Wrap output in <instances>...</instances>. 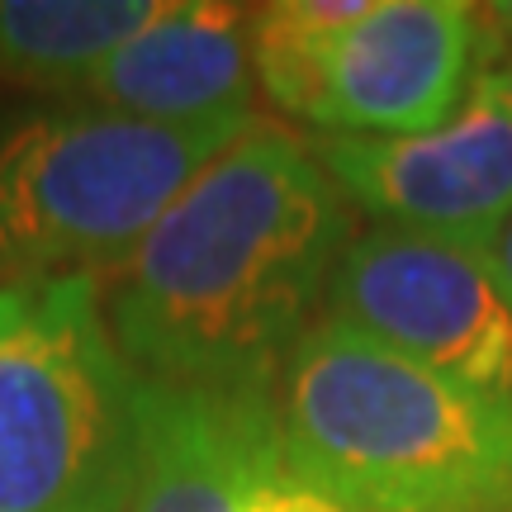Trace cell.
I'll use <instances>...</instances> for the list:
<instances>
[{
	"mask_svg": "<svg viewBox=\"0 0 512 512\" xmlns=\"http://www.w3.org/2000/svg\"><path fill=\"white\" fill-rule=\"evenodd\" d=\"M351 238L313 143L252 119L114 271V342L143 380L275 389Z\"/></svg>",
	"mask_w": 512,
	"mask_h": 512,
	"instance_id": "obj_1",
	"label": "cell"
},
{
	"mask_svg": "<svg viewBox=\"0 0 512 512\" xmlns=\"http://www.w3.org/2000/svg\"><path fill=\"white\" fill-rule=\"evenodd\" d=\"M285 456L347 512H512V403L318 318L275 384Z\"/></svg>",
	"mask_w": 512,
	"mask_h": 512,
	"instance_id": "obj_2",
	"label": "cell"
},
{
	"mask_svg": "<svg viewBox=\"0 0 512 512\" xmlns=\"http://www.w3.org/2000/svg\"><path fill=\"white\" fill-rule=\"evenodd\" d=\"M138 370L95 275L0 285V512H128Z\"/></svg>",
	"mask_w": 512,
	"mask_h": 512,
	"instance_id": "obj_3",
	"label": "cell"
},
{
	"mask_svg": "<svg viewBox=\"0 0 512 512\" xmlns=\"http://www.w3.org/2000/svg\"><path fill=\"white\" fill-rule=\"evenodd\" d=\"M252 119L147 124L95 105L10 119L0 128V285L114 275Z\"/></svg>",
	"mask_w": 512,
	"mask_h": 512,
	"instance_id": "obj_4",
	"label": "cell"
},
{
	"mask_svg": "<svg viewBox=\"0 0 512 512\" xmlns=\"http://www.w3.org/2000/svg\"><path fill=\"white\" fill-rule=\"evenodd\" d=\"M252 72L275 110L328 138L432 133L479 76V5L275 0L252 10Z\"/></svg>",
	"mask_w": 512,
	"mask_h": 512,
	"instance_id": "obj_5",
	"label": "cell"
},
{
	"mask_svg": "<svg viewBox=\"0 0 512 512\" xmlns=\"http://www.w3.org/2000/svg\"><path fill=\"white\" fill-rule=\"evenodd\" d=\"M323 318L512 403V299L489 252L394 228L356 233Z\"/></svg>",
	"mask_w": 512,
	"mask_h": 512,
	"instance_id": "obj_6",
	"label": "cell"
},
{
	"mask_svg": "<svg viewBox=\"0 0 512 512\" xmlns=\"http://www.w3.org/2000/svg\"><path fill=\"white\" fill-rule=\"evenodd\" d=\"M337 190L375 228L489 252L512 223V86L479 62L460 110L413 138H313Z\"/></svg>",
	"mask_w": 512,
	"mask_h": 512,
	"instance_id": "obj_7",
	"label": "cell"
},
{
	"mask_svg": "<svg viewBox=\"0 0 512 512\" xmlns=\"http://www.w3.org/2000/svg\"><path fill=\"white\" fill-rule=\"evenodd\" d=\"M128 512H347L285 456L275 389L138 375V475Z\"/></svg>",
	"mask_w": 512,
	"mask_h": 512,
	"instance_id": "obj_8",
	"label": "cell"
},
{
	"mask_svg": "<svg viewBox=\"0 0 512 512\" xmlns=\"http://www.w3.org/2000/svg\"><path fill=\"white\" fill-rule=\"evenodd\" d=\"M252 15L214 0H166L76 91L95 110L147 124H214L252 114Z\"/></svg>",
	"mask_w": 512,
	"mask_h": 512,
	"instance_id": "obj_9",
	"label": "cell"
},
{
	"mask_svg": "<svg viewBox=\"0 0 512 512\" xmlns=\"http://www.w3.org/2000/svg\"><path fill=\"white\" fill-rule=\"evenodd\" d=\"M166 0H0V76L76 91Z\"/></svg>",
	"mask_w": 512,
	"mask_h": 512,
	"instance_id": "obj_10",
	"label": "cell"
},
{
	"mask_svg": "<svg viewBox=\"0 0 512 512\" xmlns=\"http://www.w3.org/2000/svg\"><path fill=\"white\" fill-rule=\"evenodd\" d=\"M479 62H512V0L479 5Z\"/></svg>",
	"mask_w": 512,
	"mask_h": 512,
	"instance_id": "obj_11",
	"label": "cell"
},
{
	"mask_svg": "<svg viewBox=\"0 0 512 512\" xmlns=\"http://www.w3.org/2000/svg\"><path fill=\"white\" fill-rule=\"evenodd\" d=\"M489 261H494L498 280H503V290H508V299H512V223L489 242Z\"/></svg>",
	"mask_w": 512,
	"mask_h": 512,
	"instance_id": "obj_12",
	"label": "cell"
},
{
	"mask_svg": "<svg viewBox=\"0 0 512 512\" xmlns=\"http://www.w3.org/2000/svg\"><path fill=\"white\" fill-rule=\"evenodd\" d=\"M494 67H503V72H508V86H512V62H494Z\"/></svg>",
	"mask_w": 512,
	"mask_h": 512,
	"instance_id": "obj_13",
	"label": "cell"
}]
</instances>
